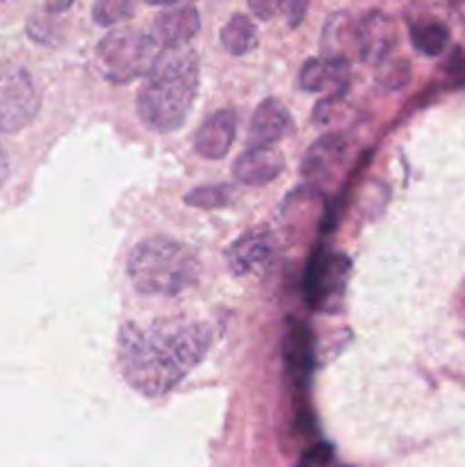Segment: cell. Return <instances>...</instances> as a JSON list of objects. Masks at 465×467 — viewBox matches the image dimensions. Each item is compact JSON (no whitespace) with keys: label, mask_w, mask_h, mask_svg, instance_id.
I'll return each mask as SVG.
<instances>
[{"label":"cell","mask_w":465,"mask_h":467,"mask_svg":"<svg viewBox=\"0 0 465 467\" xmlns=\"http://www.w3.org/2000/svg\"><path fill=\"white\" fill-rule=\"evenodd\" d=\"M222 46L235 57L251 53L258 46L255 23L246 14H232L226 26L222 27Z\"/></svg>","instance_id":"17"},{"label":"cell","mask_w":465,"mask_h":467,"mask_svg":"<svg viewBox=\"0 0 465 467\" xmlns=\"http://www.w3.org/2000/svg\"><path fill=\"white\" fill-rule=\"evenodd\" d=\"M283 358L292 381L304 386L313 372V333L299 319L287 322L285 340H283Z\"/></svg>","instance_id":"12"},{"label":"cell","mask_w":465,"mask_h":467,"mask_svg":"<svg viewBox=\"0 0 465 467\" xmlns=\"http://www.w3.org/2000/svg\"><path fill=\"white\" fill-rule=\"evenodd\" d=\"M237 130V117L232 109H219V112L210 114L201 128L196 130L194 149L203 158L219 160L231 150L232 140H235Z\"/></svg>","instance_id":"10"},{"label":"cell","mask_w":465,"mask_h":467,"mask_svg":"<svg viewBox=\"0 0 465 467\" xmlns=\"http://www.w3.org/2000/svg\"><path fill=\"white\" fill-rule=\"evenodd\" d=\"M283 7H285V3H281V0H253V3H249V9L258 18H272Z\"/></svg>","instance_id":"23"},{"label":"cell","mask_w":465,"mask_h":467,"mask_svg":"<svg viewBox=\"0 0 465 467\" xmlns=\"http://www.w3.org/2000/svg\"><path fill=\"white\" fill-rule=\"evenodd\" d=\"M292 132V117L276 99H264L255 109L249 128V146L269 149Z\"/></svg>","instance_id":"9"},{"label":"cell","mask_w":465,"mask_h":467,"mask_svg":"<svg viewBox=\"0 0 465 467\" xmlns=\"http://www.w3.org/2000/svg\"><path fill=\"white\" fill-rule=\"evenodd\" d=\"M331 459H333L331 445H326V442H317V445H313L310 450L304 451L299 465L294 467H328Z\"/></svg>","instance_id":"21"},{"label":"cell","mask_w":465,"mask_h":467,"mask_svg":"<svg viewBox=\"0 0 465 467\" xmlns=\"http://www.w3.org/2000/svg\"><path fill=\"white\" fill-rule=\"evenodd\" d=\"M160 50L162 48L153 39V35H141L137 30H117L109 32L100 41L96 48V59L108 80L123 85V82L149 76Z\"/></svg>","instance_id":"4"},{"label":"cell","mask_w":465,"mask_h":467,"mask_svg":"<svg viewBox=\"0 0 465 467\" xmlns=\"http://www.w3.org/2000/svg\"><path fill=\"white\" fill-rule=\"evenodd\" d=\"M201 18L194 5H173L160 12L153 23V39L160 48H181L199 32Z\"/></svg>","instance_id":"8"},{"label":"cell","mask_w":465,"mask_h":467,"mask_svg":"<svg viewBox=\"0 0 465 467\" xmlns=\"http://www.w3.org/2000/svg\"><path fill=\"white\" fill-rule=\"evenodd\" d=\"M283 9H285V12H287V18H290V26L294 27V26H299L301 16H304V14H305L308 5H305V3H294V0H292V3H287Z\"/></svg>","instance_id":"24"},{"label":"cell","mask_w":465,"mask_h":467,"mask_svg":"<svg viewBox=\"0 0 465 467\" xmlns=\"http://www.w3.org/2000/svg\"><path fill=\"white\" fill-rule=\"evenodd\" d=\"M41 91L32 73L16 62H0V132H18L35 121Z\"/></svg>","instance_id":"5"},{"label":"cell","mask_w":465,"mask_h":467,"mask_svg":"<svg viewBox=\"0 0 465 467\" xmlns=\"http://www.w3.org/2000/svg\"><path fill=\"white\" fill-rule=\"evenodd\" d=\"M199 274L194 249L169 237H149L128 255V276L141 295L176 296L194 285Z\"/></svg>","instance_id":"3"},{"label":"cell","mask_w":465,"mask_h":467,"mask_svg":"<svg viewBox=\"0 0 465 467\" xmlns=\"http://www.w3.org/2000/svg\"><path fill=\"white\" fill-rule=\"evenodd\" d=\"M346 272H349V260L345 255L315 249V254L308 260V267L304 272L305 301L313 308H319L331 296L340 295L342 287H345Z\"/></svg>","instance_id":"6"},{"label":"cell","mask_w":465,"mask_h":467,"mask_svg":"<svg viewBox=\"0 0 465 467\" xmlns=\"http://www.w3.org/2000/svg\"><path fill=\"white\" fill-rule=\"evenodd\" d=\"M210 345L212 331L196 319L128 322L119 331V365L132 390L144 397H162L208 356Z\"/></svg>","instance_id":"1"},{"label":"cell","mask_w":465,"mask_h":467,"mask_svg":"<svg viewBox=\"0 0 465 467\" xmlns=\"http://www.w3.org/2000/svg\"><path fill=\"white\" fill-rule=\"evenodd\" d=\"M299 85L305 91H324L331 87L333 99H342L349 87V62L345 59H310L304 64Z\"/></svg>","instance_id":"14"},{"label":"cell","mask_w":465,"mask_h":467,"mask_svg":"<svg viewBox=\"0 0 465 467\" xmlns=\"http://www.w3.org/2000/svg\"><path fill=\"white\" fill-rule=\"evenodd\" d=\"M199 91V59L190 46L162 48L144 78L137 112L155 132H171L185 123Z\"/></svg>","instance_id":"2"},{"label":"cell","mask_w":465,"mask_h":467,"mask_svg":"<svg viewBox=\"0 0 465 467\" xmlns=\"http://www.w3.org/2000/svg\"><path fill=\"white\" fill-rule=\"evenodd\" d=\"M276 237L269 231H251L226 251V265L235 276H258L276 260Z\"/></svg>","instance_id":"7"},{"label":"cell","mask_w":465,"mask_h":467,"mask_svg":"<svg viewBox=\"0 0 465 467\" xmlns=\"http://www.w3.org/2000/svg\"><path fill=\"white\" fill-rule=\"evenodd\" d=\"M132 12H135V5L130 0H98L94 5V9H91L94 21L103 27L128 21L132 16Z\"/></svg>","instance_id":"19"},{"label":"cell","mask_w":465,"mask_h":467,"mask_svg":"<svg viewBox=\"0 0 465 467\" xmlns=\"http://www.w3.org/2000/svg\"><path fill=\"white\" fill-rule=\"evenodd\" d=\"M395 46V30L386 14L367 12L356 23V53L365 62H378Z\"/></svg>","instance_id":"11"},{"label":"cell","mask_w":465,"mask_h":467,"mask_svg":"<svg viewBox=\"0 0 465 467\" xmlns=\"http://www.w3.org/2000/svg\"><path fill=\"white\" fill-rule=\"evenodd\" d=\"M445 71L450 76L451 85L463 87L465 85V48H456L450 62L445 64Z\"/></svg>","instance_id":"22"},{"label":"cell","mask_w":465,"mask_h":467,"mask_svg":"<svg viewBox=\"0 0 465 467\" xmlns=\"http://www.w3.org/2000/svg\"><path fill=\"white\" fill-rule=\"evenodd\" d=\"M346 144L340 135L331 132V135H324L310 146V150L304 158V167L301 173L310 181H322L328 178L337 167H340L342 158H345Z\"/></svg>","instance_id":"15"},{"label":"cell","mask_w":465,"mask_h":467,"mask_svg":"<svg viewBox=\"0 0 465 467\" xmlns=\"http://www.w3.org/2000/svg\"><path fill=\"white\" fill-rule=\"evenodd\" d=\"M322 36L326 59H345L346 62V50H356V23L351 21L349 14H333Z\"/></svg>","instance_id":"16"},{"label":"cell","mask_w":465,"mask_h":467,"mask_svg":"<svg viewBox=\"0 0 465 467\" xmlns=\"http://www.w3.org/2000/svg\"><path fill=\"white\" fill-rule=\"evenodd\" d=\"M7 173H9V158H7V153H5L3 146H0V185L5 182Z\"/></svg>","instance_id":"25"},{"label":"cell","mask_w":465,"mask_h":467,"mask_svg":"<svg viewBox=\"0 0 465 467\" xmlns=\"http://www.w3.org/2000/svg\"><path fill=\"white\" fill-rule=\"evenodd\" d=\"M410 39L413 46L419 53L429 55V57H436L442 50L447 48V41H450V27L445 23L436 21V18H429V21H418L410 26Z\"/></svg>","instance_id":"18"},{"label":"cell","mask_w":465,"mask_h":467,"mask_svg":"<svg viewBox=\"0 0 465 467\" xmlns=\"http://www.w3.org/2000/svg\"><path fill=\"white\" fill-rule=\"evenodd\" d=\"M185 201L190 205H196V208H222V205H226L231 201V190L223 185H205L199 187V190H191Z\"/></svg>","instance_id":"20"},{"label":"cell","mask_w":465,"mask_h":467,"mask_svg":"<svg viewBox=\"0 0 465 467\" xmlns=\"http://www.w3.org/2000/svg\"><path fill=\"white\" fill-rule=\"evenodd\" d=\"M283 167H285V160L278 149H274V146H269V149L249 146L235 160L232 173L244 185H264V182H272L274 178L281 176Z\"/></svg>","instance_id":"13"}]
</instances>
